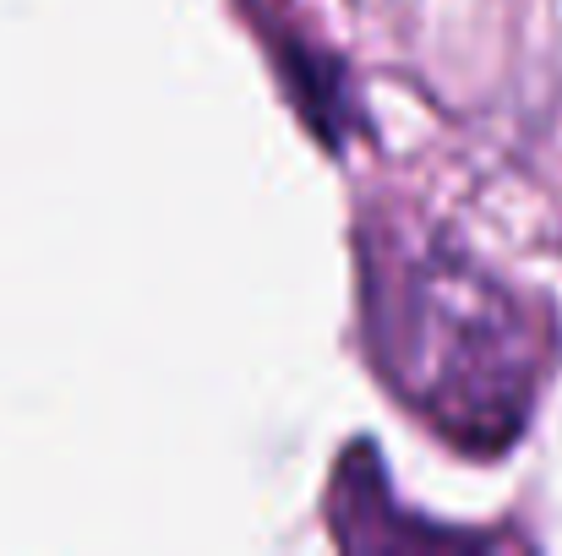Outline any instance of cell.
Returning <instances> with one entry per match:
<instances>
[{
    "instance_id": "6da1fadb",
    "label": "cell",
    "mask_w": 562,
    "mask_h": 556,
    "mask_svg": "<svg viewBox=\"0 0 562 556\" xmlns=\"http://www.w3.org/2000/svg\"><path fill=\"white\" fill-rule=\"evenodd\" d=\"M361 311L382 382L448 442L497 453L552 371V317L431 229L382 224L361 246Z\"/></svg>"
}]
</instances>
